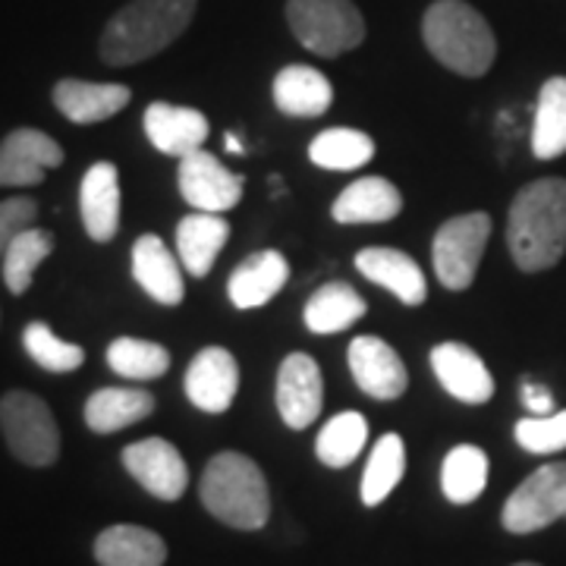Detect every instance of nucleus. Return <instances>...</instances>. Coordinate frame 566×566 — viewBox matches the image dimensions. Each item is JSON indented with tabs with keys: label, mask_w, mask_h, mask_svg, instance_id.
Returning a JSON list of instances; mask_svg holds the SVG:
<instances>
[{
	"label": "nucleus",
	"mask_w": 566,
	"mask_h": 566,
	"mask_svg": "<svg viewBox=\"0 0 566 566\" xmlns=\"http://www.w3.org/2000/svg\"><path fill=\"white\" fill-rule=\"evenodd\" d=\"M506 243L520 271L538 274L566 252V180L545 177L516 192L506 218Z\"/></svg>",
	"instance_id": "f257e3e1"
},
{
	"label": "nucleus",
	"mask_w": 566,
	"mask_h": 566,
	"mask_svg": "<svg viewBox=\"0 0 566 566\" xmlns=\"http://www.w3.org/2000/svg\"><path fill=\"white\" fill-rule=\"evenodd\" d=\"M199 0H133L104 25L102 57L111 66H133L161 54L196 17Z\"/></svg>",
	"instance_id": "f03ea898"
},
{
	"label": "nucleus",
	"mask_w": 566,
	"mask_h": 566,
	"mask_svg": "<svg viewBox=\"0 0 566 566\" xmlns=\"http://www.w3.org/2000/svg\"><path fill=\"white\" fill-rule=\"evenodd\" d=\"M202 506L223 526L255 532L271 520V491L264 472L245 453L227 450L205 465L199 485Z\"/></svg>",
	"instance_id": "7ed1b4c3"
},
{
	"label": "nucleus",
	"mask_w": 566,
	"mask_h": 566,
	"mask_svg": "<svg viewBox=\"0 0 566 566\" xmlns=\"http://www.w3.org/2000/svg\"><path fill=\"white\" fill-rule=\"evenodd\" d=\"M424 48L460 76H485L497 54L494 32L485 17L465 0H438L422 20Z\"/></svg>",
	"instance_id": "20e7f679"
},
{
	"label": "nucleus",
	"mask_w": 566,
	"mask_h": 566,
	"mask_svg": "<svg viewBox=\"0 0 566 566\" xmlns=\"http://www.w3.org/2000/svg\"><path fill=\"white\" fill-rule=\"evenodd\" d=\"M0 431L10 453L32 469L54 465L61 457V428L54 412L29 390H10L0 400Z\"/></svg>",
	"instance_id": "39448f33"
},
{
	"label": "nucleus",
	"mask_w": 566,
	"mask_h": 566,
	"mask_svg": "<svg viewBox=\"0 0 566 566\" xmlns=\"http://www.w3.org/2000/svg\"><path fill=\"white\" fill-rule=\"evenodd\" d=\"M286 22L300 44L318 57H340L365 39L363 13L353 0H290Z\"/></svg>",
	"instance_id": "423d86ee"
},
{
	"label": "nucleus",
	"mask_w": 566,
	"mask_h": 566,
	"mask_svg": "<svg viewBox=\"0 0 566 566\" xmlns=\"http://www.w3.org/2000/svg\"><path fill=\"white\" fill-rule=\"evenodd\" d=\"M488 237H491V214H485V211L460 214L434 233L431 262H434L438 281L444 283L447 290H469L472 286L479 262L485 255Z\"/></svg>",
	"instance_id": "0eeeda50"
},
{
	"label": "nucleus",
	"mask_w": 566,
	"mask_h": 566,
	"mask_svg": "<svg viewBox=\"0 0 566 566\" xmlns=\"http://www.w3.org/2000/svg\"><path fill=\"white\" fill-rule=\"evenodd\" d=\"M566 513V463H547L535 469L523 485L506 497L501 523L513 535H532Z\"/></svg>",
	"instance_id": "6e6552de"
},
{
	"label": "nucleus",
	"mask_w": 566,
	"mask_h": 566,
	"mask_svg": "<svg viewBox=\"0 0 566 566\" xmlns=\"http://www.w3.org/2000/svg\"><path fill=\"white\" fill-rule=\"evenodd\" d=\"M123 465L158 501H180L189 485L186 460L164 438H142L136 444L123 447Z\"/></svg>",
	"instance_id": "1a4fd4ad"
},
{
	"label": "nucleus",
	"mask_w": 566,
	"mask_h": 566,
	"mask_svg": "<svg viewBox=\"0 0 566 566\" xmlns=\"http://www.w3.org/2000/svg\"><path fill=\"white\" fill-rule=\"evenodd\" d=\"M180 192L186 202L196 211H211V214H223L233 205L243 199L245 180L240 174H230L211 151H192L180 161Z\"/></svg>",
	"instance_id": "9d476101"
},
{
	"label": "nucleus",
	"mask_w": 566,
	"mask_h": 566,
	"mask_svg": "<svg viewBox=\"0 0 566 566\" xmlns=\"http://www.w3.org/2000/svg\"><path fill=\"white\" fill-rule=\"evenodd\" d=\"M324 381L322 368L305 353H290L277 371V409L290 428L303 431L322 416Z\"/></svg>",
	"instance_id": "9b49d317"
},
{
	"label": "nucleus",
	"mask_w": 566,
	"mask_h": 566,
	"mask_svg": "<svg viewBox=\"0 0 566 566\" xmlns=\"http://www.w3.org/2000/svg\"><path fill=\"white\" fill-rule=\"evenodd\" d=\"M240 390V365L230 349L208 346L186 368V397L202 412H227Z\"/></svg>",
	"instance_id": "f8f14e48"
},
{
	"label": "nucleus",
	"mask_w": 566,
	"mask_h": 566,
	"mask_svg": "<svg viewBox=\"0 0 566 566\" xmlns=\"http://www.w3.org/2000/svg\"><path fill=\"white\" fill-rule=\"evenodd\" d=\"M349 371L356 378V385L371 400H397L403 397L409 375H406L403 359L397 356V349L381 340V337H356L349 344Z\"/></svg>",
	"instance_id": "ddd939ff"
},
{
	"label": "nucleus",
	"mask_w": 566,
	"mask_h": 566,
	"mask_svg": "<svg viewBox=\"0 0 566 566\" xmlns=\"http://www.w3.org/2000/svg\"><path fill=\"white\" fill-rule=\"evenodd\" d=\"M61 164L63 148L41 129L22 126L0 142V186H39Z\"/></svg>",
	"instance_id": "4468645a"
},
{
	"label": "nucleus",
	"mask_w": 566,
	"mask_h": 566,
	"mask_svg": "<svg viewBox=\"0 0 566 566\" xmlns=\"http://www.w3.org/2000/svg\"><path fill=\"white\" fill-rule=\"evenodd\" d=\"M431 368L438 375V381L450 397H457L460 403L482 406L494 397V378L482 363V356L465 344H438L431 349Z\"/></svg>",
	"instance_id": "2eb2a0df"
},
{
	"label": "nucleus",
	"mask_w": 566,
	"mask_h": 566,
	"mask_svg": "<svg viewBox=\"0 0 566 566\" xmlns=\"http://www.w3.org/2000/svg\"><path fill=\"white\" fill-rule=\"evenodd\" d=\"M80 211L85 233L95 243H111L120 230V174L111 161L92 164L80 186Z\"/></svg>",
	"instance_id": "dca6fc26"
},
{
	"label": "nucleus",
	"mask_w": 566,
	"mask_h": 566,
	"mask_svg": "<svg viewBox=\"0 0 566 566\" xmlns=\"http://www.w3.org/2000/svg\"><path fill=\"white\" fill-rule=\"evenodd\" d=\"M208 120L196 107H177V104L155 102L145 107V136L148 142L170 158H186L205 148L208 139Z\"/></svg>",
	"instance_id": "f3484780"
},
{
	"label": "nucleus",
	"mask_w": 566,
	"mask_h": 566,
	"mask_svg": "<svg viewBox=\"0 0 566 566\" xmlns=\"http://www.w3.org/2000/svg\"><path fill=\"white\" fill-rule=\"evenodd\" d=\"M133 92L120 82H85V80H61L54 85V104L66 120L102 123L120 114L129 104Z\"/></svg>",
	"instance_id": "a211bd4d"
},
{
	"label": "nucleus",
	"mask_w": 566,
	"mask_h": 566,
	"mask_svg": "<svg viewBox=\"0 0 566 566\" xmlns=\"http://www.w3.org/2000/svg\"><path fill=\"white\" fill-rule=\"evenodd\" d=\"M133 277L155 303L180 305L186 300L180 262L155 233H145L133 245Z\"/></svg>",
	"instance_id": "6ab92c4d"
},
{
	"label": "nucleus",
	"mask_w": 566,
	"mask_h": 566,
	"mask_svg": "<svg viewBox=\"0 0 566 566\" xmlns=\"http://www.w3.org/2000/svg\"><path fill=\"white\" fill-rule=\"evenodd\" d=\"M356 268L371 283L390 290L403 305H422L428 296L424 271L416 264V259H409L400 249H385V245L363 249L356 255Z\"/></svg>",
	"instance_id": "aec40b11"
},
{
	"label": "nucleus",
	"mask_w": 566,
	"mask_h": 566,
	"mask_svg": "<svg viewBox=\"0 0 566 566\" xmlns=\"http://www.w3.org/2000/svg\"><path fill=\"white\" fill-rule=\"evenodd\" d=\"M290 277V264L283 259L277 249H262L255 255H249L237 264V271L227 281V293L230 303L237 308H262L264 303H271L283 290V283Z\"/></svg>",
	"instance_id": "412c9836"
},
{
	"label": "nucleus",
	"mask_w": 566,
	"mask_h": 566,
	"mask_svg": "<svg viewBox=\"0 0 566 566\" xmlns=\"http://www.w3.org/2000/svg\"><path fill=\"white\" fill-rule=\"evenodd\" d=\"M403 211L400 189L385 177H363L349 182L331 208L334 221L340 223H385Z\"/></svg>",
	"instance_id": "4be33fe9"
},
{
	"label": "nucleus",
	"mask_w": 566,
	"mask_h": 566,
	"mask_svg": "<svg viewBox=\"0 0 566 566\" xmlns=\"http://www.w3.org/2000/svg\"><path fill=\"white\" fill-rule=\"evenodd\" d=\"M155 412V397L139 387H102L85 400V424L95 434H114Z\"/></svg>",
	"instance_id": "5701e85b"
},
{
	"label": "nucleus",
	"mask_w": 566,
	"mask_h": 566,
	"mask_svg": "<svg viewBox=\"0 0 566 566\" xmlns=\"http://www.w3.org/2000/svg\"><path fill=\"white\" fill-rule=\"evenodd\" d=\"M227 240H230V223L223 221L221 214L199 211L177 223V252H180L182 268L192 277H205L214 268Z\"/></svg>",
	"instance_id": "b1692460"
},
{
	"label": "nucleus",
	"mask_w": 566,
	"mask_h": 566,
	"mask_svg": "<svg viewBox=\"0 0 566 566\" xmlns=\"http://www.w3.org/2000/svg\"><path fill=\"white\" fill-rule=\"evenodd\" d=\"M274 104L290 117H322L334 104V85L315 66H283L274 80Z\"/></svg>",
	"instance_id": "393cba45"
},
{
	"label": "nucleus",
	"mask_w": 566,
	"mask_h": 566,
	"mask_svg": "<svg viewBox=\"0 0 566 566\" xmlns=\"http://www.w3.org/2000/svg\"><path fill=\"white\" fill-rule=\"evenodd\" d=\"M95 560L102 566H164L167 545L151 528L120 523L95 538Z\"/></svg>",
	"instance_id": "a878e982"
},
{
	"label": "nucleus",
	"mask_w": 566,
	"mask_h": 566,
	"mask_svg": "<svg viewBox=\"0 0 566 566\" xmlns=\"http://www.w3.org/2000/svg\"><path fill=\"white\" fill-rule=\"evenodd\" d=\"M365 308H368L365 300L349 283L334 281L312 293V300L303 308V318L312 334L327 337V334H340L346 327H353L365 315Z\"/></svg>",
	"instance_id": "bb28decb"
},
{
	"label": "nucleus",
	"mask_w": 566,
	"mask_h": 566,
	"mask_svg": "<svg viewBox=\"0 0 566 566\" xmlns=\"http://www.w3.org/2000/svg\"><path fill=\"white\" fill-rule=\"evenodd\" d=\"M532 155L538 161L566 155V76H554L542 85L532 123Z\"/></svg>",
	"instance_id": "cd10ccee"
},
{
	"label": "nucleus",
	"mask_w": 566,
	"mask_h": 566,
	"mask_svg": "<svg viewBox=\"0 0 566 566\" xmlns=\"http://www.w3.org/2000/svg\"><path fill=\"white\" fill-rule=\"evenodd\" d=\"M308 158L324 170H359L375 158V142L363 129L334 126L312 139Z\"/></svg>",
	"instance_id": "c85d7f7f"
},
{
	"label": "nucleus",
	"mask_w": 566,
	"mask_h": 566,
	"mask_svg": "<svg viewBox=\"0 0 566 566\" xmlns=\"http://www.w3.org/2000/svg\"><path fill=\"white\" fill-rule=\"evenodd\" d=\"M488 485V453L475 444L453 447L441 465V488L450 504H472Z\"/></svg>",
	"instance_id": "c756f323"
},
{
	"label": "nucleus",
	"mask_w": 566,
	"mask_h": 566,
	"mask_svg": "<svg viewBox=\"0 0 566 566\" xmlns=\"http://www.w3.org/2000/svg\"><path fill=\"white\" fill-rule=\"evenodd\" d=\"M406 472V447L400 434H381V441L375 444L368 465L363 475V504L378 506L390 497V491L400 485Z\"/></svg>",
	"instance_id": "7c9ffc66"
},
{
	"label": "nucleus",
	"mask_w": 566,
	"mask_h": 566,
	"mask_svg": "<svg viewBox=\"0 0 566 566\" xmlns=\"http://www.w3.org/2000/svg\"><path fill=\"white\" fill-rule=\"evenodd\" d=\"M51 252H54V237L48 230H41V227L22 230L20 237L7 245V252H3V283H7V290L22 296L32 286V277H35L39 264Z\"/></svg>",
	"instance_id": "2f4dec72"
},
{
	"label": "nucleus",
	"mask_w": 566,
	"mask_h": 566,
	"mask_svg": "<svg viewBox=\"0 0 566 566\" xmlns=\"http://www.w3.org/2000/svg\"><path fill=\"white\" fill-rule=\"evenodd\" d=\"M365 441H368V422H365L363 412L349 409V412H340L324 424L318 441H315V453L324 465L346 469L363 453Z\"/></svg>",
	"instance_id": "473e14b6"
},
{
	"label": "nucleus",
	"mask_w": 566,
	"mask_h": 566,
	"mask_svg": "<svg viewBox=\"0 0 566 566\" xmlns=\"http://www.w3.org/2000/svg\"><path fill=\"white\" fill-rule=\"evenodd\" d=\"M107 365L129 381H151L170 368V353L161 344L139 337H117L107 346Z\"/></svg>",
	"instance_id": "72a5a7b5"
},
{
	"label": "nucleus",
	"mask_w": 566,
	"mask_h": 566,
	"mask_svg": "<svg viewBox=\"0 0 566 566\" xmlns=\"http://www.w3.org/2000/svg\"><path fill=\"white\" fill-rule=\"evenodd\" d=\"M22 346L25 353L35 359V365H41L44 371H76L82 363H85V353L82 346L70 344V340H61L51 327L44 322H32L25 331H22Z\"/></svg>",
	"instance_id": "f704fd0d"
},
{
	"label": "nucleus",
	"mask_w": 566,
	"mask_h": 566,
	"mask_svg": "<svg viewBox=\"0 0 566 566\" xmlns=\"http://www.w3.org/2000/svg\"><path fill=\"white\" fill-rule=\"evenodd\" d=\"M516 444L528 450V453H560L566 450V409L551 412V416H526L520 419L516 428Z\"/></svg>",
	"instance_id": "c9c22d12"
},
{
	"label": "nucleus",
	"mask_w": 566,
	"mask_h": 566,
	"mask_svg": "<svg viewBox=\"0 0 566 566\" xmlns=\"http://www.w3.org/2000/svg\"><path fill=\"white\" fill-rule=\"evenodd\" d=\"M39 218V205L29 196H13L0 202V259L7 252V245L20 237L22 230H29Z\"/></svg>",
	"instance_id": "e433bc0d"
},
{
	"label": "nucleus",
	"mask_w": 566,
	"mask_h": 566,
	"mask_svg": "<svg viewBox=\"0 0 566 566\" xmlns=\"http://www.w3.org/2000/svg\"><path fill=\"white\" fill-rule=\"evenodd\" d=\"M523 406H526L532 416H551L554 412V400H551V390L535 381H523Z\"/></svg>",
	"instance_id": "4c0bfd02"
},
{
	"label": "nucleus",
	"mask_w": 566,
	"mask_h": 566,
	"mask_svg": "<svg viewBox=\"0 0 566 566\" xmlns=\"http://www.w3.org/2000/svg\"><path fill=\"white\" fill-rule=\"evenodd\" d=\"M223 145H227V151H233V155H243V142H240V136H230V133H227Z\"/></svg>",
	"instance_id": "58836bf2"
},
{
	"label": "nucleus",
	"mask_w": 566,
	"mask_h": 566,
	"mask_svg": "<svg viewBox=\"0 0 566 566\" xmlns=\"http://www.w3.org/2000/svg\"><path fill=\"white\" fill-rule=\"evenodd\" d=\"M516 566H538V564H516Z\"/></svg>",
	"instance_id": "ea45409f"
},
{
	"label": "nucleus",
	"mask_w": 566,
	"mask_h": 566,
	"mask_svg": "<svg viewBox=\"0 0 566 566\" xmlns=\"http://www.w3.org/2000/svg\"><path fill=\"white\" fill-rule=\"evenodd\" d=\"M564 520H566V513H564Z\"/></svg>",
	"instance_id": "a19ab883"
}]
</instances>
